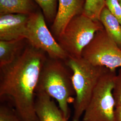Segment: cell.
<instances>
[{
  "label": "cell",
  "mask_w": 121,
  "mask_h": 121,
  "mask_svg": "<svg viewBox=\"0 0 121 121\" xmlns=\"http://www.w3.org/2000/svg\"><path fill=\"white\" fill-rule=\"evenodd\" d=\"M36 92H43L56 99L65 118L69 120V104L73 103L75 91L72 72L65 60L48 56L39 74Z\"/></svg>",
  "instance_id": "cell-2"
},
{
  "label": "cell",
  "mask_w": 121,
  "mask_h": 121,
  "mask_svg": "<svg viewBox=\"0 0 121 121\" xmlns=\"http://www.w3.org/2000/svg\"><path fill=\"white\" fill-rule=\"evenodd\" d=\"M105 6L121 24V5L119 0H105Z\"/></svg>",
  "instance_id": "cell-18"
},
{
  "label": "cell",
  "mask_w": 121,
  "mask_h": 121,
  "mask_svg": "<svg viewBox=\"0 0 121 121\" xmlns=\"http://www.w3.org/2000/svg\"><path fill=\"white\" fill-rule=\"evenodd\" d=\"M104 29L99 21L93 20L82 13L69 21L56 41L69 56L80 58L84 48L96 33Z\"/></svg>",
  "instance_id": "cell-4"
},
{
  "label": "cell",
  "mask_w": 121,
  "mask_h": 121,
  "mask_svg": "<svg viewBox=\"0 0 121 121\" xmlns=\"http://www.w3.org/2000/svg\"><path fill=\"white\" fill-rule=\"evenodd\" d=\"M28 44L25 39L0 40V67L13 62Z\"/></svg>",
  "instance_id": "cell-11"
},
{
  "label": "cell",
  "mask_w": 121,
  "mask_h": 121,
  "mask_svg": "<svg viewBox=\"0 0 121 121\" xmlns=\"http://www.w3.org/2000/svg\"><path fill=\"white\" fill-rule=\"evenodd\" d=\"M41 9L45 19L53 22L58 9V0H34Z\"/></svg>",
  "instance_id": "cell-14"
},
{
  "label": "cell",
  "mask_w": 121,
  "mask_h": 121,
  "mask_svg": "<svg viewBox=\"0 0 121 121\" xmlns=\"http://www.w3.org/2000/svg\"><path fill=\"white\" fill-rule=\"evenodd\" d=\"M34 0H0V15L18 13L30 15L36 12Z\"/></svg>",
  "instance_id": "cell-12"
},
{
  "label": "cell",
  "mask_w": 121,
  "mask_h": 121,
  "mask_svg": "<svg viewBox=\"0 0 121 121\" xmlns=\"http://www.w3.org/2000/svg\"><path fill=\"white\" fill-rule=\"evenodd\" d=\"M40 11L29 15L25 39L31 46L44 52L49 57L65 60L69 56L61 48L46 25Z\"/></svg>",
  "instance_id": "cell-7"
},
{
  "label": "cell",
  "mask_w": 121,
  "mask_h": 121,
  "mask_svg": "<svg viewBox=\"0 0 121 121\" xmlns=\"http://www.w3.org/2000/svg\"><path fill=\"white\" fill-rule=\"evenodd\" d=\"M50 96L36 92L35 111L38 121H68L59 106Z\"/></svg>",
  "instance_id": "cell-10"
},
{
  "label": "cell",
  "mask_w": 121,
  "mask_h": 121,
  "mask_svg": "<svg viewBox=\"0 0 121 121\" xmlns=\"http://www.w3.org/2000/svg\"><path fill=\"white\" fill-rule=\"evenodd\" d=\"M119 2H120V4H121V0H119Z\"/></svg>",
  "instance_id": "cell-20"
},
{
  "label": "cell",
  "mask_w": 121,
  "mask_h": 121,
  "mask_svg": "<svg viewBox=\"0 0 121 121\" xmlns=\"http://www.w3.org/2000/svg\"><path fill=\"white\" fill-rule=\"evenodd\" d=\"M105 6V0H85L83 13L93 20L99 21L100 14Z\"/></svg>",
  "instance_id": "cell-15"
},
{
  "label": "cell",
  "mask_w": 121,
  "mask_h": 121,
  "mask_svg": "<svg viewBox=\"0 0 121 121\" xmlns=\"http://www.w3.org/2000/svg\"><path fill=\"white\" fill-rule=\"evenodd\" d=\"M99 21L109 36L121 48V24L105 6L99 15Z\"/></svg>",
  "instance_id": "cell-13"
},
{
  "label": "cell",
  "mask_w": 121,
  "mask_h": 121,
  "mask_svg": "<svg viewBox=\"0 0 121 121\" xmlns=\"http://www.w3.org/2000/svg\"><path fill=\"white\" fill-rule=\"evenodd\" d=\"M47 57L28 43L13 62L0 67V101H9L23 121H38L35 111L36 89Z\"/></svg>",
  "instance_id": "cell-1"
},
{
  "label": "cell",
  "mask_w": 121,
  "mask_h": 121,
  "mask_svg": "<svg viewBox=\"0 0 121 121\" xmlns=\"http://www.w3.org/2000/svg\"><path fill=\"white\" fill-rule=\"evenodd\" d=\"M72 72L75 91L72 121H80L100 78L107 68L92 65L83 59L68 56L65 60Z\"/></svg>",
  "instance_id": "cell-3"
},
{
  "label": "cell",
  "mask_w": 121,
  "mask_h": 121,
  "mask_svg": "<svg viewBox=\"0 0 121 121\" xmlns=\"http://www.w3.org/2000/svg\"><path fill=\"white\" fill-rule=\"evenodd\" d=\"M112 94L115 106L121 105V68L118 69L114 79Z\"/></svg>",
  "instance_id": "cell-17"
},
{
  "label": "cell",
  "mask_w": 121,
  "mask_h": 121,
  "mask_svg": "<svg viewBox=\"0 0 121 121\" xmlns=\"http://www.w3.org/2000/svg\"><path fill=\"white\" fill-rule=\"evenodd\" d=\"M0 121H23L15 110L9 104H0Z\"/></svg>",
  "instance_id": "cell-16"
},
{
  "label": "cell",
  "mask_w": 121,
  "mask_h": 121,
  "mask_svg": "<svg viewBox=\"0 0 121 121\" xmlns=\"http://www.w3.org/2000/svg\"><path fill=\"white\" fill-rule=\"evenodd\" d=\"M56 16L51 27V32L56 39L61 35L69 21L83 13L85 0H58Z\"/></svg>",
  "instance_id": "cell-8"
},
{
  "label": "cell",
  "mask_w": 121,
  "mask_h": 121,
  "mask_svg": "<svg viewBox=\"0 0 121 121\" xmlns=\"http://www.w3.org/2000/svg\"><path fill=\"white\" fill-rule=\"evenodd\" d=\"M115 121H121V105L115 106L114 111Z\"/></svg>",
  "instance_id": "cell-19"
},
{
  "label": "cell",
  "mask_w": 121,
  "mask_h": 121,
  "mask_svg": "<svg viewBox=\"0 0 121 121\" xmlns=\"http://www.w3.org/2000/svg\"><path fill=\"white\" fill-rule=\"evenodd\" d=\"M116 70L108 69L100 78L82 121H115V103L112 94Z\"/></svg>",
  "instance_id": "cell-5"
},
{
  "label": "cell",
  "mask_w": 121,
  "mask_h": 121,
  "mask_svg": "<svg viewBox=\"0 0 121 121\" xmlns=\"http://www.w3.org/2000/svg\"><path fill=\"white\" fill-rule=\"evenodd\" d=\"M29 15L18 13L0 15V40L25 39Z\"/></svg>",
  "instance_id": "cell-9"
},
{
  "label": "cell",
  "mask_w": 121,
  "mask_h": 121,
  "mask_svg": "<svg viewBox=\"0 0 121 121\" xmlns=\"http://www.w3.org/2000/svg\"><path fill=\"white\" fill-rule=\"evenodd\" d=\"M82 57L91 64L116 70L121 68V48L104 29L97 31L82 52Z\"/></svg>",
  "instance_id": "cell-6"
}]
</instances>
